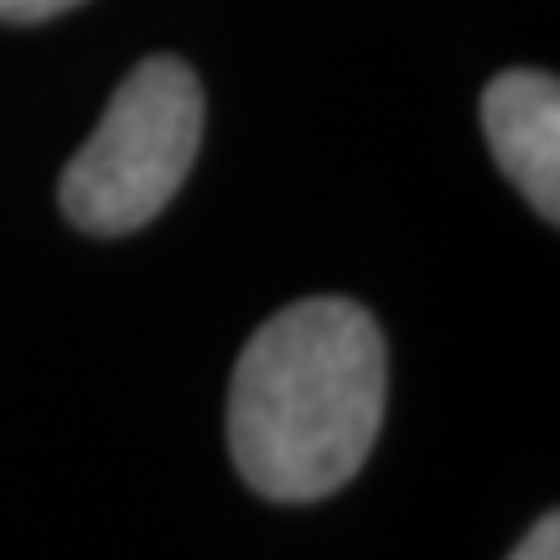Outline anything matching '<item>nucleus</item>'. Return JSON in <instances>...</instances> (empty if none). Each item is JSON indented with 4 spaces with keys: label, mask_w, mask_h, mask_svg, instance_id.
Segmentation results:
<instances>
[{
    "label": "nucleus",
    "mask_w": 560,
    "mask_h": 560,
    "mask_svg": "<svg viewBox=\"0 0 560 560\" xmlns=\"http://www.w3.org/2000/svg\"><path fill=\"white\" fill-rule=\"evenodd\" d=\"M384 425V332L342 296L296 301L244 342L229 384V452L276 503H317L359 478Z\"/></svg>",
    "instance_id": "f257e3e1"
},
{
    "label": "nucleus",
    "mask_w": 560,
    "mask_h": 560,
    "mask_svg": "<svg viewBox=\"0 0 560 560\" xmlns=\"http://www.w3.org/2000/svg\"><path fill=\"white\" fill-rule=\"evenodd\" d=\"M202 83L177 58H145L115 89L100 130L62 172V213L83 234H136L177 198L198 161Z\"/></svg>",
    "instance_id": "f03ea898"
},
{
    "label": "nucleus",
    "mask_w": 560,
    "mask_h": 560,
    "mask_svg": "<svg viewBox=\"0 0 560 560\" xmlns=\"http://www.w3.org/2000/svg\"><path fill=\"white\" fill-rule=\"evenodd\" d=\"M488 151L545 223L560 219V83L535 68H509L482 89Z\"/></svg>",
    "instance_id": "7ed1b4c3"
},
{
    "label": "nucleus",
    "mask_w": 560,
    "mask_h": 560,
    "mask_svg": "<svg viewBox=\"0 0 560 560\" xmlns=\"http://www.w3.org/2000/svg\"><path fill=\"white\" fill-rule=\"evenodd\" d=\"M509 560H560V520L556 514H545V520L529 524V535L514 545Z\"/></svg>",
    "instance_id": "20e7f679"
},
{
    "label": "nucleus",
    "mask_w": 560,
    "mask_h": 560,
    "mask_svg": "<svg viewBox=\"0 0 560 560\" xmlns=\"http://www.w3.org/2000/svg\"><path fill=\"white\" fill-rule=\"evenodd\" d=\"M73 5H83V0H0V21H47L73 11Z\"/></svg>",
    "instance_id": "39448f33"
}]
</instances>
